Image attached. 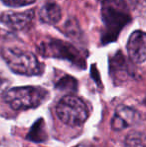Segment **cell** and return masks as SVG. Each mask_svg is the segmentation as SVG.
<instances>
[{
	"label": "cell",
	"mask_w": 146,
	"mask_h": 147,
	"mask_svg": "<svg viewBox=\"0 0 146 147\" xmlns=\"http://www.w3.org/2000/svg\"><path fill=\"white\" fill-rule=\"evenodd\" d=\"M56 87L60 89H73V90H75L76 87H77V82L71 76H64L59 80Z\"/></svg>",
	"instance_id": "obj_13"
},
{
	"label": "cell",
	"mask_w": 146,
	"mask_h": 147,
	"mask_svg": "<svg viewBox=\"0 0 146 147\" xmlns=\"http://www.w3.org/2000/svg\"><path fill=\"white\" fill-rule=\"evenodd\" d=\"M47 91L35 86H22L11 88L4 94L5 102L14 110H27L36 108L46 99Z\"/></svg>",
	"instance_id": "obj_3"
},
{
	"label": "cell",
	"mask_w": 146,
	"mask_h": 147,
	"mask_svg": "<svg viewBox=\"0 0 146 147\" xmlns=\"http://www.w3.org/2000/svg\"><path fill=\"white\" fill-rule=\"evenodd\" d=\"M110 72L114 79L123 80L129 74L128 65L122 52L118 51L110 59Z\"/></svg>",
	"instance_id": "obj_10"
},
{
	"label": "cell",
	"mask_w": 146,
	"mask_h": 147,
	"mask_svg": "<svg viewBox=\"0 0 146 147\" xmlns=\"http://www.w3.org/2000/svg\"><path fill=\"white\" fill-rule=\"evenodd\" d=\"M138 113L132 108L126 106H119L115 111V115L112 118L111 127L115 131H119L136 122Z\"/></svg>",
	"instance_id": "obj_8"
},
{
	"label": "cell",
	"mask_w": 146,
	"mask_h": 147,
	"mask_svg": "<svg viewBox=\"0 0 146 147\" xmlns=\"http://www.w3.org/2000/svg\"><path fill=\"white\" fill-rule=\"evenodd\" d=\"M39 16L43 23L53 25L60 21L61 17H62V12H61L60 7L55 2L49 1L45 3L41 8Z\"/></svg>",
	"instance_id": "obj_9"
},
{
	"label": "cell",
	"mask_w": 146,
	"mask_h": 147,
	"mask_svg": "<svg viewBox=\"0 0 146 147\" xmlns=\"http://www.w3.org/2000/svg\"><path fill=\"white\" fill-rule=\"evenodd\" d=\"M47 137L46 131H45L44 122L42 119H39L38 121L32 126L29 134L27 136V139L31 140L34 142H41L44 141Z\"/></svg>",
	"instance_id": "obj_11"
},
{
	"label": "cell",
	"mask_w": 146,
	"mask_h": 147,
	"mask_svg": "<svg viewBox=\"0 0 146 147\" xmlns=\"http://www.w3.org/2000/svg\"><path fill=\"white\" fill-rule=\"evenodd\" d=\"M99 1H101V2H104V1H107V0H99Z\"/></svg>",
	"instance_id": "obj_16"
},
{
	"label": "cell",
	"mask_w": 146,
	"mask_h": 147,
	"mask_svg": "<svg viewBox=\"0 0 146 147\" xmlns=\"http://www.w3.org/2000/svg\"><path fill=\"white\" fill-rule=\"evenodd\" d=\"M101 3L104 26L101 42L102 44H107L117 40L121 30L131 21V17L124 0H108Z\"/></svg>",
	"instance_id": "obj_1"
},
{
	"label": "cell",
	"mask_w": 146,
	"mask_h": 147,
	"mask_svg": "<svg viewBox=\"0 0 146 147\" xmlns=\"http://www.w3.org/2000/svg\"><path fill=\"white\" fill-rule=\"evenodd\" d=\"M125 147H146V134L131 132L125 138Z\"/></svg>",
	"instance_id": "obj_12"
},
{
	"label": "cell",
	"mask_w": 146,
	"mask_h": 147,
	"mask_svg": "<svg viewBox=\"0 0 146 147\" xmlns=\"http://www.w3.org/2000/svg\"><path fill=\"white\" fill-rule=\"evenodd\" d=\"M7 84H8L7 80L4 79V78H2L1 76H0V92H1V91H3L4 89L6 88Z\"/></svg>",
	"instance_id": "obj_15"
},
{
	"label": "cell",
	"mask_w": 146,
	"mask_h": 147,
	"mask_svg": "<svg viewBox=\"0 0 146 147\" xmlns=\"http://www.w3.org/2000/svg\"><path fill=\"white\" fill-rule=\"evenodd\" d=\"M1 55L8 67L14 73L21 75H39L43 72V65L32 52L19 47H3Z\"/></svg>",
	"instance_id": "obj_2"
},
{
	"label": "cell",
	"mask_w": 146,
	"mask_h": 147,
	"mask_svg": "<svg viewBox=\"0 0 146 147\" xmlns=\"http://www.w3.org/2000/svg\"><path fill=\"white\" fill-rule=\"evenodd\" d=\"M56 113L63 123L69 126H79L89 116V110L83 100L75 95H66L58 102Z\"/></svg>",
	"instance_id": "obj_4"
},
{
	"label": "cell",
	"mask_w": 146,
	"mask_h": 147,
	"mask_svg": "<svg viewBox=\"0 0 146 147\" xmlns=\"http://www.w3.org/2000/svg\"><path fill=\"white\" fill-rule=\"evenodd\" d=\"M34 18V10L29 9L23 12L6 11L0 16V20L3 24L13 30L26 29Z\"/></svg>",
	"instance_id": "obj_7"
},
{
	"label": "cell",
	"mask_w": 146,
	"mask_h": 147,
	"mask_svg": "<svg viewBox=\"0 0 146 147\" xmlns=\"http://www.w3.org/2000/svg\"><path fill=\"white\" fill-rule=\"evenodd\" d=\"M5 5L11 7H21V6L30 5L34 3L35 0H1Z\"/></svg>",
	"instance_id": "obj_14"
},
{
	"label": "cell",
	"mask_w": 146,
	"mask_h": 147,
	"mask_svg": "<svg viewBox=\"0 0 146 147\" xmlns=\"http://www.w3.org/2000/svg\"><path fill=\"white\" fill-rule=\"evenodd\" d=\"M38 49L44 57L65 59L78 67L85 68V58L82 52L68 42L59 39H49L43 41Z\"/></svg>",
	"instance_id": "obj_5"
},
{
	"label": "cell",
	"mask_w": 146,
	"mask_h": 147,
	"mask_svg": "<svg viewBox=\"0 0 146 147\" xmlns=\"http://www.w3.org/2000/svg\"><path fill=\"white\" fill-rule=\"evenodd\" d=\"M129 58L135 63H142L146 60V32L136 30L130 35L127 42Z\"/></svg>",
	"instance_id": "obj_6"
}]
</instances>
